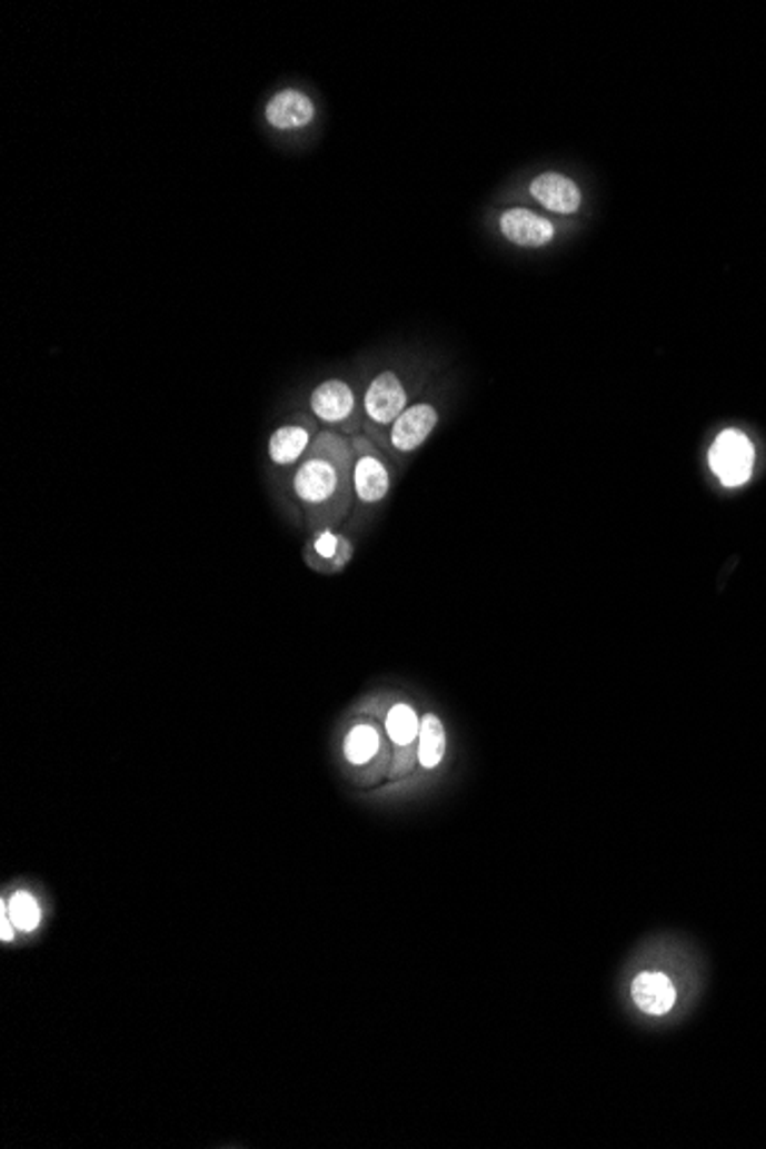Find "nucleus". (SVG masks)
<instances>
[{"instance_id":"nucleus-1","label":"nucleus","mask_w":766,"mask_h":1149,"mask_svg":"<svg viewBox=\"0 0 766 1149\" xmlns=\"http://www.w3.org/2000/svg\"><path fill=\"white\" fill-rule=\"evenodd\" d=\"M351 440L336 432H319L295 473V494L310 522L336 524L349 514L354 503Z\"/></svg>"},{"instance_id":"nucleus-2","label":"nucleus","mask_w":766,"mask_h":1149,"mask_svg":"<svg viewBox=\"0 0 766 1149\" xmlns=\"http://www.w3.org/2000/svg\"><path fill=\"white\" fill-rule=\"evenodd\" d=\"M709 466L723 487L746 485L755 468L753 440L739 429H723L709 448Z\"/></svg>"},{"instance_id":"nucleus-3","label":"nucleus","mask_w":766,"mask_h":1149,"mask_svg":"<svg viewBox=\"0 0 766 1149\" xmlns=\"http://www.w3.org/2000/svg\"><path fill=\"white\" fill-rule=\"evenodd\" d=\"M351 448L356 455L354 464V492L360 503H381L390 489V473L384 457L368 438L354 436Z\"/></svg>"},{"instance_id":"nucleus-4","label":"nucleus","mask_w":766,"mask_h":1149,"mask_svg":"<svg viewBox=\"0 0 766 1149\" xmlns=\"http://www.w3.org/2000/svg\"><path fill=\"white\" fill-rule=\"evenodd\" d=\"M407 404L409 393L402 379L390 373V369L379 373L362 397L365 416L377 427H392V423L407 412Z\"/></svg>"},{"instance_id":"nucleus-5","label":"nucleus","mask_w":766,"mask_h":1149,"mask_svg":"<svg viewBox=\"0 0 766 1149\" xmlns=\"http://www.w3.org/2000/svg\"><path fill=\"white\" fill-rule=\"evenodd\" d=\"M310 409L321 423L340 427L345 434H354L358 429L356 397L351 386L342 379L319 384L310 395Z\"/></svg>"},{"instance_id":"nucleus-6","label":"nucleus","mask_w":766,"mask_h":1149,"mask_svg":"<svg viewBox=\"0 0 766 1149\" xmlns=\"http://www.w3.org/2000/svg\"><path fill=\"white\" fill-rule=\"evenodd\" d=\"M500 235L519 248H544L556 237L554 220L528 207H509L498 218Z\"/></svg>"},{"instance_id":"nucleus-7","label":"nucleus","mask_w":766,"mask_h":1149,"mask_svg":"<svg viewBox=\"0 0 766 1149\" xmlns=\"http://www.w3.org/2000/svg\"><path fill=\"white\" fill-rule=\"evenodd\" d=\"M528 194L546 211L560 216H574L583 207V191L578 184L556 170H546L533 177L528 184Z\"/></svg>"},{"instance_id":"nucleus-8","label":"nucleus","mask_w":766,"mask_h":1149,"mask_svg":"<svg viewBox=\"0 0 766 1149\" xmlns=\"http://www.w3.org/2000/svg\"><path fill=\"white\" fill-rule=\"evenodd\" d=\"M436 425H439V412L434 404L420 402L407 406V412L390 427V446L397 453H414L429 438Z\"/></svg>"},{"instance_id":"nucleus-9","label":"nucleus","mask_w":766,"mask_h":1149,"mask_svg":"<svg viewBox=\"0 0 766 1149\" xmlns=\"http://www.w3.org/2000/svg\"><path fill=\"white\" fill-rule=\"evenodd\" d=\"M265 118L278 131L304 129L315 120V103L304 90L285 88L267 101Z\"/></svg>"},{"instance_id":"nucleus-10","label":"nucleus","mask_w":766,"mask_h":1149,"mask_svg":"<svg viewBox=\"0 0 766 1149\" xmlns=\"http://www.w3.org/2000/svg\"><path fill=\"white\" fill-rule=\"evenodd\" d=\"M634 1003L651 1017H661L675 1008L677 991L664 973H640L631 984Z\"/></svg>"},{"instance_id":"nucleus-11","label":"nucleus","mask_w":766,"mask_h":1149,"mask_svg":"<svg viewBox=\"0 0 766 1149\" xmlns=\"http://www.w3.org/2000/svg\"><path fill=\"white\" fill-rule=\"evenodd\" d=\"M312 446V425L289 423L278 427L269 438V457L278 466L297 464Z\"/></svg>"},{"instance_id":"nucleus-12","label":"nucleus","mask_w":766,"mask_h":1149,"mask_svg":"<svg viewBox=\"0 0 766 1149\" xmlns=\"http://www.w3.org/2000/svg\"><path fill=\"white\" fill-rule=\"evenodd\" d=\"M381 732L372 723H356L345 736V757L354 766H368L381 757Z\"/></svg>"},{"instance_id":"nucleus-13","label":"nucleus","mask_w":766,"mask_h":1149,"mask_svg":"<svg viewBox=\"0 0 766 1149\" xmlns=\"http://www.w3.org/2000/svg\"><path fill=\"white\" fill-rule=\"evenodd\" d=\"M420 723H422V719H418L411 704H407V702L392 704L386 716V734L392 741V746L397 751L411 749L420 736Z\"/></svg>"},{"instance_id":"nucleus-14","label":"nucleus","mask_w":766,"mask_h":1149,"mask_svg":"<svg viewBox=\"0 0 766 1149\" xmlns=\"http://www.w3.org/2000/svg\"><path fill=\"white\" fill-rule=\"evenodd\" d=\"M446 755V730L439 716L427 714L420 723L418 736V762L425 769H436Z\"/></svg>"},{"instance_id":"nucleus-15","label":"nucleus","mask_w":766,"mask_h":1149,"mask_svg":"<svg viewBox=\"0 0 766 1149\" xmlns=\"http://www.w3.org/2000/svg\"><path fill=\"white\" fill-rule=\"evenodd\" d=\"M312 553L326 563H334V572H338L351 558V544L347 542V537H340L331 531H321L312 542Z\"/></svg>"},{"instance_id":"nucleus-16","label":"nucleus","mask_w":766,"mask_h":1149,"mask_svg":"<svg viewBox=\"0 0 766 1149\" xmlns=\"http://www.w3.org/2000/svg\"><path fill=\"white\" fill-rule=\"evenodd\" d=\"M8 909L12 915V922L23 932H32L34 927L40 924V907H38V900H34L30 893H23V891L17 893L10 900Z\"/></svg>"},{"instance_id":"nucleus-17","label":"nucleus","mask_w":766,"mask_h":1149,"mask_svg":"<svg viewBox=\"0 0 766 1149\" xmlns=\"http://www.w3.org/2000/svg\"><path fill=\"white\" fill-rule=\"evenodd\" d=\"M8 913H10V909H8V907L0 909V924H3V934H0V937H3V941L14 939V930H12V924H10V918H12V915H8Z\"/></svg>"}]
</instances>
